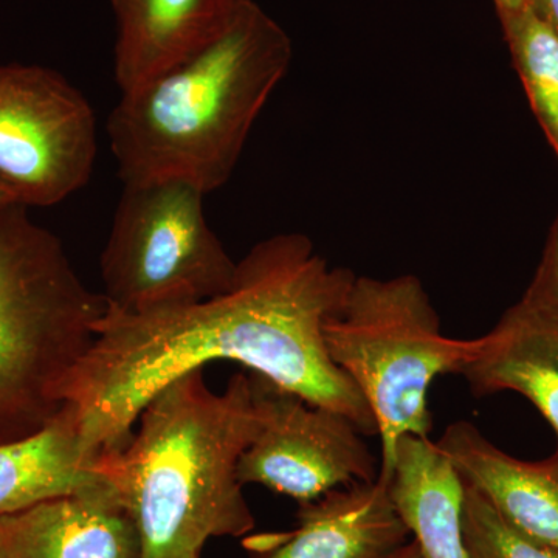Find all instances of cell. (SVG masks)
<instances>
[{
    "label": "cell",
    "mask_w": 558,
    "mask_h": 558,
    "mask_svg": "<svg viewBox=\"0 0 558 558\" xmlns=\"http://www.w3.org/2000/svg\"><path fill=\"white\" fill-rule=\"evenodd\" d=\"M354 278L330 267L304 234H277L238 260L233 284L215 299L137 314L108 306L62 384V405L92 451L117 453L157 391L229 360L377 435L373 411L330 360L323 336Z\"/></svg>",
    "instance_id": "6da1fadb"
},
{
    "label": "cell",
    "mask_w": 558,
    "mask_h": 558,
    "mask_svg": "<svg viewBox=\"0 0 558 558\" xmlns=\"http://www.w3.org/2000/svg\"><path fill=\"white\" fill-rule=\"evenodd\" d=\"M128 446L105 473L130 512L143 558L201 556L211 538L247 537L255 517L238 476L259 432L247 373L215 392L204 368L170 381L146 403Z\"/></svg>",
    "instance_id": "7a4b0ae2"
},
{
    "label": "cell",
    "mask_w": 558,
    "mask_h": 558,
    "mask_svg": "<svg viewBox=\"0 0 558 558\" xmlns=\"http://www.w3.org/2000/svg\"><path fill=\"white\" fill-rule=\"evenodd\" d=\"M290 62L284 28L253 0H236L208 46L121 94L106 131L123 185L179 179L205 194L226 185Z\"/></svg>",
    "instance_id": "3957f363"
},
{
    "label": "cell",
    "mask_w": 558,
    "mask_h": 558,
    "mask_svg": "<svg viewBox=\"0 0 558 558\" xmlns=\"http://www.w3.org/2000/svg\"><path fill=\"white\" fill-rule=\"evenodd\" d=\"M27 208L0 211V442L33 435L57 416L62 384L108 307Z\"/></svg>",
    "instance_id": "277c9868"
},
{
    "label": "cell",
    "mask_w": 558,
    "mask_h": 558,
    "mask_svg": "<svg viewBox=\"0 0 558 558\" xmlns=\"http://www.w3.org/2000/svg\"><path fill=\"white\" fill-rule=\"evenodd\" d=\"M330 360L354 381L374 418L381 444L379 480L387 484L403 436L428 438L433 427L428 389L436 377L458 374L476 339L440 330L421 279L355 275L343 303L326 319Z\"/></svg>",
    "instance_id": "5b68a950"
},
{
    "label": "cell",
    "mask_w": 558,
    "mask_h": 558,
    "mask_svg": "<svg viewBox=\"0 0 558 558\" xmlns=\"http://www.w3.org/2000/svg\"><path fill=\"white\" fill-rule=\"evenodd\" d=\"M205 196L179 179L124 183L100 260L109 307L167 310L231 288L238 260L209 229Z\"/></svg>",
    "instance_id": "8992f818"
},
{
    "label": "cell",
    "mask_w": 558,
    "mask_h": 558,
    "mask_svg": "<svg viewBox=\"0 0 558 558\" xmlns=\"http://www.w3.org/2000/svg\"><path fill=\"white\" fill-rule=\"evenodd\" d=\"M98 153L90 102L61 73L0 65V180L25 207H51L84 189Z\"/></svg>",
    "instance_id": "52a82bcc"
},
{
    "label": "cell",
    "mask_w": 558,
    "mask_h": 558,
    "mask_svg": "<svg viewBox=\"0 0 558 558\" xmlns=\"http://www.w3.org/2000/svg\"><path fill=\"white\" fill-rule=\"evenodd\" d=\"M247 374L259 432L238 465L244 486L258 484L301 506L379 478L376 458L351 418Z\"/></svg>",
    "instance_id": "ba28073f"
},
{
    "label": "cell",
    "mask_w": 558,
    "mask_h": 558,
    "mask_svg": "<svg viewBox=\"0 0 558 558\" xmlns=\"http://www.w3.org/2000/svg\"><path fill=\"white\" fill-rule=\"evenodd\" d=\"M410 532L379 478L301 505L296 526L244 538L250 558H391Z\"/></svg>",
    "instance_id": "9c48e42d"
},
{
    "label": "cell",
    "mask_w": 558,
    "mask_h": 558,
    "mask_svg": "<svg viewBox=\"0 0 558 558\" xmlns=\"http://www.w3.org/2000/svg\"><path fill=\"white\" fill-rule=\"evenodd\" d=\"M0 558H143L110 481L0 515Z\"/></svg>",
    "instance_id": "30bf717a"
},
{
    "label": "cell",
    "mask_w": 558,
    "mask_h": 558,
    "mask_svg": "<svg viewBox=\"0 0 558 558\" xmlns=\"http://www.w3.org/2000/svg\"><path fill=\"white\" fill-rule=\"evenodd\" d=\"M436 446L510 526L558 553V446L549 458L523 461L468 421L449 425Z\"/></svg>",
    "instance_id": "8fae6325"
},
{
    "label": "cell",
    "mask_w": 558,
    "mask_h": 558,
    "mask_svg": "<svg viewBox=\"0 0 558 558\" xmlns=\"http://www.w3.org/2000/svg\"><path fill=\"white\" fill-rule=\"evenodd\" d=\"M458 374L475 398L505 391L523 396L558 439V306L523 296L476 339Z\"/></svg>",
    "instance_id": "7c38bea8"
},
{
    "label": "cell",
    "mask_w": 558,
    "mask_h": 558,
    "mask_svg": "<svg viewBox=\"0 0 558 558\" xmlns=\"http://www.w3.org/2000/svg\"><path fill=\"white\" fill-rule=\"evenodd\" d=\"M236 0H112L121 94L189 60L226 27Z\"/></svg>",
    "instance_id": "4fadbf2b"
},
{
    "label": "cell",
    "mask_w": 558,
    "mask_h": 558,
    "mask_svg": "<svg viewBox=\"0 0 558 558\" xmlns=\"http://www.w3.org/2000/svg\"><path fill=\"white\" fill-rule=\"evenodd\" d=\"M105 457L87 449L62 405L33 435L0 442V515L100 486L109 481Z\"/></svg>",
    "instance_id": "5bb4252c"
},
{
    "label": "cell",
    "mask_w": 558,
    "mask_h": 558,
    "mask_svg": "<svg viewBox=\"0 0 558 558\" xmlns=\"http://www.w3.org/2000/svg\"><path fill=\"white\" fill-rule=\"evenodd\" d=\"M387 486L424 558H469L462 527L465 486L436 442L403 436Z\"/></svg>",
    "instance_id": "9a60e30c"
},
{
    "label": "cell",
    "mask_w": 558,
    "mask_h": 558,
    "mask_svg": "<svg viewBox=\"0 0 558 558\" xmlns=\"http://www.w3.org/2000/svg\"><path fill=\"white\" fill-rule=\"evenodd\" d=\"M499 20L532 110L558 157V35L529 2Z\"/></svg>",
    "instance_id": "2e32d148"
},
{
    "label": "cell",
    "mask_w": 558,
    "mask_h": 558,
    "mask_svg": "<svg viewBox=\"0 0 558 558\" xmlns=\"http://www.w3.org/2000/svg\"><path fill=\"white\" fill-rule=\"evenodd\" d=\"M462 527L469 558H558L556 550L510 526L483 495L468 486Z\"/></svg>",
    "instance_id": "e0dca14e"
},
{
    "label": "cell",
    "mask_w": 558,
    "mask_h": 558,
    "mask_svg": "<svg viewBox=\"0 0 558 558\" xmlns=\"http://www.w3.org/2000/svg\"><path fill=\"white\" fill-rule=\"evenodd\" d=\"M529 300L558 306V219L546 244L535 277L524 293Z\"/></svg>",
    "instance_id": "ac0fdd59"
},
{
    "label": "cell",
    "mask_w": 558,
    "mask_h": 558,
    "mask_svg": "<svg viewBox=\"0 0 558 558\" xmlns=\"http://www.w3.org/2000/svg\"><path fill=\"white\" fill-rule=\"evenodd\" d=\"M529 3L558 35V0H529Z\"/></svg>",
    "instance_id": "d6986e66"
},
{
    "label": "cell",
    "mask_w": 558,
    "mask_h": 558,
    "mask_svg": "<svg viewBox=\"0 0 558 558\" xmlns=\"http://www.w3.org/2000/svg\"><path fill=\"white\" fill-rule=\"evenodd\" d=\"M498 14L513 13L523 9L529 0H494Z\"/></svg>",
    "instance_id": "ffe728a7"
},
{
    "label": "cell",
    "mask_w": 558,
    "mask_h": 558,
    "mask_svg": "<svg viewBox=\"0 0 558 558\" xmlns=\"http://www.w3.org/2000/svg\"><path fill=\"white\" fill-rule=\"evenodd\" d=\"M391 558H424V556H422L417 543L411 538L410 542L405 543Z\"/></svg>",
    "instance_id": "44dd1931"
},
{
    "label": "cell",
    "mask_w": 558,
    "mask_h": 558,
    "mask_svg": "<svg viewBox=\"0 0 558 558\" xmlns=\"http://www.w3.org/2000/svg\"><path fill=\"white\" fill-rule=\"evenodd\" d=\"M20 204L14 194L11 193L9 186L0 180V211H3L10 205Z\"/></svg>",
    "instance_id": "7402d4cb"
},
{
    "label": "cell",
    "mask_w": 558,
    "mask_h": 558,
    "mask_svg": "<svg viewBox=\"0 0 558 558\" xmlns=\"http://www.w3.org/2000/svg\"><path fill=\"white\" fill-rule=\"evenodd\" d=\"M190 558H201V556H193V557H190Z\"/></svg>",
    "instance_id": "603a6c76"
}]
</instances>
